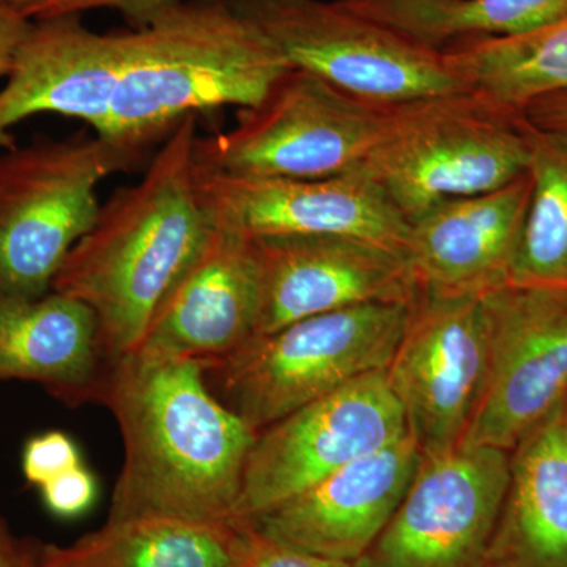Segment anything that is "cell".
<instances>
[{
    "label": "cell",
    "mask_w": 567,
    "mask_h": 567,
    "mask_svg": "<svg viewBox=\"0 0 567 567\" xmlns=\"http://www.w3.org/2000/svg\"><path fill=\"white\" fill-rule=\"evenodd\" d=\"M99 402L123 442L107 520L233 524L259 432L213 394L204 363L137 347L107 361Z\"/></svg>",
    "instance_id": "1"
},
{
    "label": "cell",
    "mask_w": 567,
    "mask_h": 567,
    "mask_svg": "<svg viewBox=\"0 0 567 567\" xmlns=\"http://www.w3.org/2000/svg\"><path fill=\"white\" fill-rule=\"evenodd\" d=\"M197 117L178 123L140 182L102 205L52 282V292L92 309L107 361L142 344L215 226L197 181Z\"/></svg>",
    "instance_id": "2"
},
{
    "label": "cell",
    "mask_w": 567,
    "mask_h": 567,
    "mask_svg": "<svg viewBox=\"0 0 567 567\" xmlns=\"http://www.w3.org/2000/svg\"><path fill=\"white\" fill-rule=\"evenodd\" d=\"M118 39L121 71L99 136L137 159L192 115L257 106L290 69L230 0H171Z\"/></svg>",
    "instance_id": "3"
},
{
    "label": "cell",
    "mask_w": 567,
    "mask_h": 567,
    "mask_svg": "<svg viewBox=\"0 0 567 567\" xmlns=\"http://www.w3.org/2000/svg\"><path fill=\"white\" fill-rule=\"evenodd\" d=\"M535 142L520 111L464 89L393 104L363 167L410 223L527 174Z\"/></svg>",
    "instance_id": "4"
},
{
    "label": "cell",
    "mask_w": 567,
    "mask_h": 567,
    "mask_svg": "<svg viewBox=\"0 0 567 567\" xmlns=\"http://www.w3.org/2000/svg\"><path fill=\"white\" fill-rule=\"evenodd\" d=\"M410 303L352 306L254 336L237 352L205 364V379L224 405L264 431L360 377L385 371Z\"/></svg>",
    "instance_id": "5"
},
{
    "label": "cell",
    "mask_w": 567,
    "mask_h": 567,
    "mask_svg": "<svg viewBox=\"0 0 567 567\" xmlns=\"http://www.w3.org/2000/svg\"><path fill=\"white\" fill-rule=\"evenodd\" d=\"M137 162L95 133L0 152V295L50 293L63 260L99 216L100 183Z\"/></svg>",
    "instance_id": "6"
},
{
    "label": "cell",
    "mask_w": 567,
    "mask_h": 567,
    "mask_svg": "<svg viewBox=\"0 0 567 567\" xmlns=\"http://www.w3.org/2000/svg\"><path fill=\"white\" fill-rule=\"evenodd\" d=\"M390 107L290 66L227 132L197 140V162L234 177L327 178L361 169Z\"/></svg>",
    "instance_id": "7"
},
{
    "label": "cell",
    "mask_w": 567,
    "mask_h": 567,
    "mask_svg": "<svg viewBox=\"0 0 567 567\" xmlns=\"http://www.w3.org/2000/svg\"><path fill=\"white\" fill-rule=\"evenodd\" d=\"M293 69L350 95L401 104L464 91L442 51L347 9L339 0H230Z\"/></svg>",
    "instance_id": "8"
},
{
    "label": "cell",
    "mask_w": 567,
    "mask_h": 567,
    "mask_svg": "<svg viewBox=\"0 0 567 567\" xmlns=\"http://www.w3.org/2000/svg\"><path fill=\"white\" fill-rule=\"evenodd\" d=\"M481 297L486 377L462 445L511 453L567 399V287L506 282Z\"/></svg>",
    "instance_id": "9"
},
{
    "label": "cell",
    "mask_w": 567,
    "mask_h": 567,
    "mask_svg": "<svg viewBox=\"0 0 567 567\" xmlns=\"http://www.w3.org/2000/svg\"><path fill=\"white\" fill-rule=\"evenodd\" d=\"M409 435L385 371L360 377L259 432L233 524H251L358 458Z\"/></svg>",
    "instance_id": "10"
},
{
    "label": "cell",
    "mask_w": 567,
    "mask_h": 567,
    "mask_svg": "<svg viewBox=\"0 0 567 567\" xmlns=\"http://www.w3.org/2000/svg\"><path fill=\"white\" fill-rule=\"evenodd\" d=\"M486 368L481 293L417 289L386 380L404 410L406 432L424 457L462 445Z\"/></svg>",
    "instance_id": "11"
},
{
    "label": "cell",
    "mask_w": 567,
    "mask_h": 567,
    "mask_svg": "<svg viewBox=\"0 0 567 567\" xmlns=\"http://www.w3.org/2000/svg\"><path fill=\"white\" fill-rule=\"evenodd\" d=\"M509 476L511 453L496 447L423 456L390 524L352 567H488Z\"/></svg>",
    "instance_id": "12"
},
{
    "label": "cell",
    "mask_w": 567,
    "mask_h": 567,
    "mask_svg": "<svg viewBox=\"0 0 567 567\" xmlns=\"http://www.w3.org/2000/svg\"><path fill=\"white\" fill-rule=\"evenodd\" d=\"M213 219L249 238L353 235L405 252L410 223L364 167L327 178L234 177L197 162Z\"/></svg>",
    "instance_id": "13"
},
{
    "label": "cell",
    "mask_w": 567,
    "mask_h": 567,
    "mask_svg": "<svg viewBox=\"0 0 567 567\" xmlns=\"http://www.w3.org/2000/svg\"><path fill=\"white\" fill-rule=\"evenodd\" d=\"M262 278L259 333L369 303H410L417 284L404 251L353 235L252 238Z\"/></svg>",
    "instance_id": "14"
},
{
    "label": "cell",
    "mask_w": 567,
    "mask_h": 567,
    "mask_svg": "<svg viewBox=\"0 0 567 567\" xmlns=\"http://www.w3.org/2000/svg\"><path fill=\"white\" fill-rule=\"evenodd\" d=\"M260 311L262 278L252 238L215 221L163 298L140 347L215 363L259 333Z\"/></svg>",
    "instance_id": "15"
},
{
    "label": "cell",
    "mask_w": 567,
    "mask_h": 567,
    "mask_svg": "<svg viewBox=\"0 0 567 567\" xmlns=\"http://www.w3.org/2000/svg\"><path fill=\"white\" fill-rule=\"evenodd\" d=\"M423 454L412 436L352 462L251 522L265 535L353 565L390 524Z\"/></svg>",
    "instance_id": "16"
},
{
    "label": "cell",
    "mask_w": 567,
    "mask_h": 567,
    "mask_svg": "<svg viewBox=\"0 0 567 567\" xmlns=\"http://www.w3.org/2000/svg\"><path fill=\"white\" fill-rule=\"evenodd\" d=\"M118 32H96L80 14L33 21L0 89V152L10 130L39 114L87 123L102 134L121 71Z\"/></svg>",
    "instance_id": "17"
},
{
    "label": "cell",
    "mask_w": 567,
    "mask_h": 567,
    "mask_svg": "<svg viewBox=\"0 0 567 567\" xmlns=\"http://www.w3.org/2000/svg\"><path fill=\"white\" fill-rule=\"evenodd\" d=\"M529 171L492 192L451 197L410 221L417 289L483 293L509 282L532 199Z\"/></svg>",
    "instance_id": "18"
},
{
    "label": "cell",
    "mask_w": 567,
    "mask_h": 567,
    "mask_svg": "<svg viewBox=\"0 0 567 567\" xmlns=\"http://www.w3.org/2000/svg\"><path fill=\"white\" fill-rule=\"evenodd\" d=\"M107 360L89 306L51 292L0 295V383H37L62 404L99 402Z\"/></svg>",
    "instance_id": "19"
},
{
    "label": "cell",
    "mask_w": 567,
    "mask_h": 567,
    "mask_svg": "<svg viewBox=\"0 0 567 567\" xmlns=\"http://www.w3.org/2000/svg\"><path fill=\"white\" fill-rule=\"evenodd\" d=\"M566 401L511 451L488 567H567Z\"/></svg>",
    "instance_id": "20"
},
{
    "label": "cell",
    "mask_w": 567,
    "mask_h": 567,
    "mask_svg": "<svg viewBox=\"0 0 567 567\" xmlns=\"http://www.w3.org/2000/svg\"><path fill=\"white\" fill-rule=\"evenodd\" d=\"M237 525L133 517L66 546L41 544L40 567H230Z\"/></svg>",
    "instance_id": "21"
},
{
    "label": "cell",
    "mask_w": 567,
    "mask_h": 567,
    "mask_svg": "<svg viewBox=\"0 0 567 567\" xmlns=\"http://www.w3.org/2000/svg\"><path fill=\"white\" fill-rule=\"evenodd\" d=\"M416 41L445 51L462 41L517 37L567 17V0H339Z\"/></svg>",
    "instance_id": "22"
},
{
    "label": "cell",
    "mask_w": 567,
    "mask_h": 567,
    "mask_svg": "<svg viewBox=\"0 0 567 567\" xmlns=\"http://www.w3.org/2000/svg\"><path fill=\"white\" fill-rule=\"evenodd\" d=\"M442 52L465 87L516 111L567 91V17L524 35L462 41Z\"/></svg>",
    "instance_id": "23"
},
{
    "label": "cell",
    "mask_w": 567,
    "mask_h": 567,
    "mask_svg": "<svg viewBox=\"0 0 567 567\" xmlns=\"http://www.w3.org/2000/svg\"><path fill=\"white\" fill-rule=\"evenodd\" d=\"M535 137L532 199L509 282L567 287V148Z\"/></svg>",
    "instance_id": "24"
},
{
    "label": "cell",
    "mask_w": 567,
    "mask_h": 567,
    "mask_svg": "<svg viewBox=\"0 0 567 567\" xmlns=\"http://www.w3.org/2000/svg\"><path fill=\"white\" fill-rule=\"evenodd\" d=\"M237 525L230 567H352L349 563L320 557L265 535L251 524Z\"/></svg>",
    "instance_id": "25"
},
{
    "label": "cell",
    "mask_w": 567,
    "mask_h": 567,
    "mask_svg": "<svg viewBox=\"0 0 567 567\" xmlns=\"http://www.w3.org/2000/svg\"><path fill=\"white\" fill-rule=\"evenodd\" d=\"M82 465L80 446L62 431L33 435L22 447L21 468L24 480L41 487L54 477Z\"/></svg>",
    "instance_id": "26"
},
{
    "label": "cell",
    "mask_w": 567,
    "mask_h": 567,
    "mask_svg": "<svg viewBox=\"0 0 567 567\" xmlns=\"http://www.w3.org/2000/svg\"><path fill=\"white\" fill-rule=\"evenodd\" d=\"M99 486L96 477L84 464L54 477L40 487L44 507L59 518H76L87 513L95 503Z\"/></svg>",
    "instance_id": "27"
},
{
    "label": "cell",
    "mask_w": 567,
    "mask_h": 567,
    "mask_svg": "<svg viewBox=\"0 0 567 567\" xmlns=\"http://www.w3.org/2000/svg\"><path fill=\"white\" fill-rule=\"evenodd\" d=\"M18 9L31 21L48 20V18L71 17L92 10H121L128 20L140 21L156 7L171 0H14Z\"/></svg>",
    "instance_id": "28"
},
{
    "label": "cell",
    "mask_w": 567,
    "mask_h": 567,
    "mask_svg": "<svg viewBox=\"0 0 567 567\" xmlns=\"http://www.w3.org/2000/svg\"><path fill=\"white\" fill-rule=\"evenodd\" d=\"M520 114L537 137L567 148V91L537 96L520 107Z\"/></svg>",
    "instance_id": "29"
},
{
    "label": "cell",
    "mask_w": 567,
    "mask_h": 567,
    "mask_svg": "<svg viewBox=\"0 0 567 567\" xmlns=\"http://www.w3.org/2000/svg\"><path fill=\"white\" fill-rule=\"evenodd\" d=\"M14 0H0V80L13 69L14 59L32 25Z\"/></svg>",
    "instance_id": "30"
},
{
    "label": "cell",
    "mask_w": 567,
    "mask_h": 567,
    "mask_svg": "<svg viewBox=\"0 0 567 567\" xmlns=\"http://www.w3.org/2000/svg\"><path fill=\"white\" fill-rule=\"evenodd\" d=\"M40 540L20 536L0 514V567H40Z\"/></svg>",
    "instance_id": "31"
},
{
    "label": "cell",
    "mask_w": 567,
    "mask_h": 567,
    "mask_svg": "<svg viewBox=\"0 0 567 567\" xmlns=\"http://www.w3.org/2000/svg\"><path fill=\"white\" fill-rule=\"evenodd\" d=\"M566 404H567V401H566Z\"/></svg>",
    "instance_id": "32"
}]
</instances>
